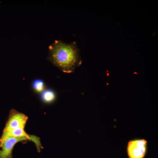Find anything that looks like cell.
<instances>
[{
	"mask_svg": "<svg viewBox=\"0 0 158 158\" xmlns=\"http://www.w3.org/2000/svg\"><path fill=\"white\" fill-rule=\"evenodd\" d=\"M107 74L108 76H109V73H107Z\"/></svg>",
	"mask_w": 158,
	"mask_h": 158,
	"instance_id": "cell-9",
	"label": "cell"
},
{
	"mask_svg": "<svg viewBox=\"0 0 158 158\" xmlns=\"http://www.w3.org/2000/svg\"><path fill=\"white\" fill-rule=\"evenodd\" d=\"M48 49V60L63 72L72 73L82 63L80 50L75 42L67 43L55 40Z\"/></svg>",
	"mask_w": 158,
	"mask_h": 158,
	"instance_id": "cell-1",
	"label": "cell"
},
{
	"mask_svg": "<svg viewBox=\"0 0 158 158\" xmlns=\"http://www.w3.org/2000/svg\"><path fill=\"white\" fill-rule=\"evenodd\" d=\"M24 128H19L10 131L3 132V135L0 139V144L8 137L25 138L28 140L33 141L36 145L37 148L39 151L42 147L39 138L35 136L28 134L24 131Z\"/></svg>",
	"mask_w": 158,
	"mask_h": 158,
	"instance_id": "cell-4",
	"label": "cell"
},
{
	"mask_svg": "<svg viewBox=\"0 0 158 158\" xmlns=\"http://www.w3.org/2000/svg\"><path fill=\"white\" fill-rule=\"evenodd\" d=\"M41 97L43 100L47 103L52 102L55 98L54 92L49 90L44 91L42 94Z\"/></svg>",
	"mask_w": 158,
	"mask_h": 158,
	"instance_id": "cell-6",
	"label": "cell"
},
{
	"mask_svg": "<svg viewBox=\"0 0 158 158\" xmlns=\"http://www.w3.org/2000/svg\"><path fill=\"white\" fill-rule=\"evenodd\" d=\"M147 141L143 139L129 140L127 146L128 158H144L147 150Z\"/></svg>",
	"mask_w": 158,
	"mask_h": 158,
	"instance_id": "cell-2",
	"label": "cell"
},
{
	"mask_svg": "<svg viewBox=\"0 0 158 158\" xmlns=\"http://www.w3.org/2000/svg\"><path fill=\"white\" fill-rule=\"evenodd\" d=\"M27 119V117L25 114L15 110H12L3 132L10 131L19 128H24Z\"/></svg>",
	"mask_w": 158,
	"mask_h": 158,
	"instance_id": "cell-3",
	"label": "cell"
},
{
	"mask_svg": "<svg viewBox=\"0 0 158 158\" xmlns=\"http://www.w3.org/2000/svg\"><path fill=\"white\" fill-rule=\"evenodd\" d=\"M28 140L23 138L10 137L0 144V158H12V152L15 145L19 141Z\"/></svg>",
	"mask_w": 158,
	"mask_h": 158,
	"instance_id": "cell-5",
	"label": "cell"
},
{
	"mask_svg": "<svg viewBox=\"0 0 158 158\" xmlns=\"http://www.w3.org/2000/svg\"><path fill=\"white\" fill-rule=\"evenodd\" d=\"M32 87L37 92H41L44 89V84L42 80L37 79L33 82Z\"/></svg>",
	"mask_w": 158,
	"mask_h": 158,
	"instance_id": "cell-7",
	"label": "cell"
},
{
	"mask_svg": "<svg viewBox=\"0 0 158 158\" xmlns=\"http://www.w3.org/2000/svg\"><path fill=\"white\" fill-rule=\"evenodd\" d=\"M134 73V74H137V73L135 72V73Z\"/></svg>",
	"mask_w": 158,
	"mask_h": 158,
	"instance_id": "cell-8",
	"label": "cell"
}]
</instances>
